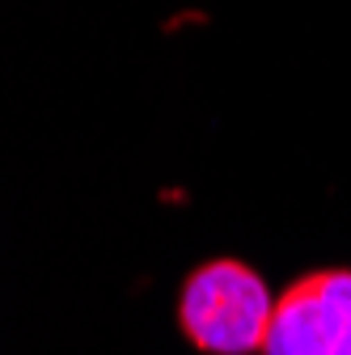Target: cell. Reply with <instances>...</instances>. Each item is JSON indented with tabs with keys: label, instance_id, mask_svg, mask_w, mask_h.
<instances>
[{
	"label": "cell",
	"instance_id": "cell-1",
	"mask_svg": "<svg viewBox=\"0 0 351 355\" xmlns=\"http://www.w3.org/2000/svg\"><path fill=\"white\" fill-rule=\"evenodd\" d=\"M271 313H275V300L262 275L233 258L203 262L178 296V326L207 355L262 351Z\"/></svg>",
	"mask_w": 351,
	"mask_h": 355
},
{
	"label": "cell",
	"instance_id": "cell-2",
	"mask_svg": "<svg viewBox=\"0 0 351 355\" xmlns=\"http://www.w3.org/2000/svg\"><path fill=\"white\" fill-rule=\"evenodd\" d=\"M262 355H351V271L296 279L275 300Z\"/></svg>",
	"mask_w": 351,
	"mask_h": 355
}]
</instances>
